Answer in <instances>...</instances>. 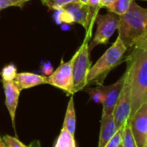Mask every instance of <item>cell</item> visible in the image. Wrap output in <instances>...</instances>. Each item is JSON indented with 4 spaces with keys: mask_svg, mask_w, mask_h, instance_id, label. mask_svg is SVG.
I'll return each instance as SVG.
<instances>
[{
    "mask_svg": "<svg viewBox=\"0 0 147 147\" xmlns=\"http://www.w3.org/2000/svg\"><path fill=\"white\" fill-rule=\"evenodd\" d=\"M131 49L125 59V74L130 84L131 100L130 117L147 102V38Z\"/></svg>",
    "mask_w": 147,
    "mask_h": 147,
    "instance_id": "cell-1",
    "label": "cell"
},
{
    "mask_svg": "<svg viewBox=\"0 0 147 147\" xmlns=\"http://www.w3.org/2000/svg\"><path fill=\"white\" fill-rule=\"evenodd\" d=\"M118 36L127 49H131L147 38V8L131 3L129 10L119 17Z\"/></svg>",
    "mask_w": 147,
    "mask_h": 147,
    "instance_id": "cell-2",
    "label": "cell"
},
{
    "mask_svg": "<svg viewBox=\"0 0 147 147\" xmlns=\"http://www.w3.org/2000/svg\"><path fill=\"white\" fill-rule=\"evenodd\" d=\"M127 49H128L123 43L121 39L117 36L112 46L107 49L93 66H91L87 76L88 86L92 84L97 86L102 85L111 70L123 61L124 55Z\"/></svg>",
    "mask_w": 147,
    "mask_h": 147,
    "instance_id": "cell-3",
    "label": "cell"
},
{
    "mask_svg": "<svg viewBox=\"0 0 147 147\" xmlns=\"http://www.w3.org/2000/svg\"><path fill=\"white\" fill-rule=\"evenodd\" d=\"M91 36H87L76 51L73 55V93L76 94L83 90L87 86V76L88 71L91 67L90 61V49H89V40Z\"/></svg>",
    "mask_w": 147,
    "mask_h": 147,
    "instance_id": "cell-4",
    "label": "cell"
},
{
    "mask_svg": "<svg viewBox=\"0 0 147 147\" xmlns=\"http://www.w3.org/2000/svg\"><path fill=\"white\" fill-rule=\"evenodd\" d=\"M119 17L108 11L105 15H98L96 18L97 29L94 36L89 42V49L92 50L98 45L107 44L118 29Z\"/></svg>",
    "mask_w": 147,
    "mask_h": 147,
    "instance_id": "cell-5",
    "label": "cell"
},
{
    "mask_svg": "<svg viewBox=\"0 0 147 147\" xmlns=\"http://www.w3.org/2000/svg\"><path fill=\"white\" fill-rule=\"evenodd\" d=\"M73 58L68 61L61 60L59 67L46 77V84L61 89L69 95H73Z\"/></svg>",
    "mask_w": 147,
    "mask_h": 147,
    "instance_id": "cell-6",
    "label": "cell"
},
{
    "mask_svg": "<svg viewBox=\"0 0 147 147\" xmlns=\"http://www.w3.org/2000/svg\"><path fill=\"white\" fill-rule=\"evenodd\" d=\"M125 82L119 94V99L115 105L113 115L114 118V121L118 129L123 127L125 124L128 121L131 110V89L128 79L126 77V74L125 72Z\"/></svg>",
    "mask_w": 147,
    "mask_h": 147,
    "instance_id": "cell-7",
    "label": "cell"
},
{
    "mask_svg": "<svg viewBox=\"0 0 147 147\" xmlns=\"http://www.w3.org/2000/svg\"><path fill=\"white\" fill-rule=\"evenodd\" d=\"M133 137L138 147H145L147 140V102L144 103L135 113L129 118Z\"/></svg>",
    "mask_w": 147,
    "mask_h": 147,
    "instance_id": "cell-8",
    "label": "cell"
},
{
    "mask_svg": "<svg viewBox=\"0 0 147 147\" xmlns=\"http://www.w3.org/2000/svg\"><path fill=\"white\" fill-rule=\"evenodd\" d=\"M63 10H65L69 14L74 23L80 24L86 29L87 36H92V30L94 26L92 25L90 21L89 8L88 5H84L76 0V1L72 2L66 5Z\"/></svg>",
    "mask_w": 147,
    "mask_h": 147,
    "instance_id": "cell-9",
    "label": "cell"
},
{
    "mask_svg": "<svg viewBox=\"0 0 147 147\" xmlns=\"http://www.w3.org/2000/svg\"><path fill=\"white\" fill-rule=\"evenodd\" d=\"M125 75H124L113 84L109 86H104L102 85L103 91L105 93V99L102 103V114L101 116H107L113 114L115 105L117 103V100L119 99V94L121 92L124 82H125Z\"/></svg>",
    "mask_w": 147,
    "mask_h": 147,
    "instance_id": "cell-10",
    "label": "cell"
},
{
    "mask_svg": "<svg viewBox=\"0 0 147 147\" xmlns=\"http://www.w3.org/2000/svg\"><path fill=\"white\" fill-rule=\"evenodd\" d=\"M2 83L4 87L5 96V106L10 114L12 125L15 128L16 113L18 106V100H19L21 90L16 86L14 82H7L2 80Z\"/></svg>",
    "mask_w": 147,
    "mask_h": 147,
    "instance_id": "cell-11",
    "label": "cell"
},
{
    "mask_svg": "<svg viewBox=\"0 0 147 147\" xmlns=\"http://www.w3.org/2000/svg\"><path fill=\"white\" fill-rule=\"evenodd\" d=\"M45 76L36 75L34 73H18L14 79V83L22 91L24 89H28L33 87H36L42 84H46Z\"/></svg>",
    "mask_w": 147,
    "mask_h": 147,
    "instance_id": "cell-12",
    "label": "cell"
},
{
    "mask_svg": "<svg viewBox=\"0 0 147 147\" xmlns=\"http://www.w3.org/2000/svg\"><path fill=\"white\" fill-rule=\"evenodd\" d=\"M118 130L119 129L116 126L113 114L101 116L98 147H105L107 143L112 138Z\"/></svg>",
    "mask_w": 147,
    "mask_h": 147,
    "instance_id": "cell-13",
    "label": "cell"
},
{
    "mask_svg": "<svg viewBox=\"0 0 147 147\" xmlns=\"http://www.w3.org/2000/svg\"><path fill=\"white\" fill-rule=\"evenodd\" d=\"M62 128L67 130L71 134L75 135L76 129V108H75V102H74V97L73 95L70 96V100L68 101L65 118L62 124Z\"/></svg>",
    "mask_w": 147,
    "mask_h": 147,
    "instance_id": "cell-14",
    "label": "cell"
},
{
    "mask_svg": "<svg viewBox=\"0 0 147 147\" xmlns=\"http://www.w3.org/2000/svg\"><path fill=\"white\" fill-rule=\"evenodd\" d=\"M54 147H76L75 135L61 128Z\"/></svg>",
    "mask_w": 147,
    "mask_h": 147,
    "instance_id": "cell-15",
    "label": "cell"
},
{
    "mask_svg": "<svg viewBox=\"0 0 147 147\" xmlns=\"http://www.w3.org/2000/svg\"><path fill=\"white\" fill-rule=\"evenodd\" d=\"M133 1L134 0H116L111 5L107 6V9L108 11L113 12L120 17L129 10Z\"/></svg>",
    "mask_w": 147,
    "mask_h": 147,
    "instance_id": "cell-16",
    "label": "cell"
},
{
    "mask_svg": "<svg viewBox=\"0 0 147 147\" xmlns=\"http://www.w3.org/2000/svg\"><path fill=\"white\" fill-rule=\"evenodd\" d=\"M121 144L123 147H138L128 121L125 124L123 127Z\"/></svg>",
    "mask_w": 147,
    "mask_h": 147,
    "instance_id": "cell-17",
    "label": "cell"
},
{
    "mask_svg": "<svg viewBox=\"0 0 147 147\" xmlns=\"http://www.w3.org/2000/svg\"><path fill=\"white\" fill-rule=\"evenodd\" d=\"M75 1H76V0H42V3L49 9L60 11L62 10L68 4Z\"/></svg>",
    "mask_w": 147,
    "mask_h": 147,
    "instance_id": "cell-18",
    "label": "cell"
},
{
    "mask_svg": "<svg viewBox=\"0 0 147 147\" xmlns=\"http://www.w3.org/2000/svg\"><path fill=\"white\" fill-rule=\"evenodd\" d=\"M102 85H99L96 88H93L87 89V92L89 94L90 98L95 103L101 104V105H102V103L104 101V99H105V93L103 91Z\"/></svg>",
    "mask_w": 147,
    "mask_h": 147,
    "instance_id": "cell-19",
    "label": "cell"
},
{
    "mask_svg": "<svg viewBox=\"0 0 147 147\" xmlns=\"http://www.w3.org/2000/svg\"><path fill=\"white\" fill-rule=\"evenodd\" d=\"M18 74L16 66L13 63L6 65L1 71V77L3 81L13 82Z\"/></svg>",
    "mask_w": 147,
    "mask_h": 147,
    "instance_id": "cell-20",
    "label": "cell"
},
{
    "mask_svg": "<svg viewBox=\"0 0 147 147\" xmlns=\"http://www.w3.org/2000/svg\"><path fill=\"white\" fill-rule=\"evenodd\" d=\"M88 5L89 8V17L92 25L94 26L96 18L99 15V11L101 8L100 0H88Z\"/></svg>",
    "mask_w": 147,
    "mask_h": 147,
    "instance_id": "cell-21",
    "label": "cell"
},
{
    "mask_svg": "<svg viewBox=\"0 0 147 147\" xmlns=\"http://www.w3.org/2000/svg\"><path fill=\"white\" fill-rule=\"evenodd\" d=\"M1 147H30V146L24 144L16 137L11 135H5L2 138Z\"/></svg>",
    "mask_w": 147,
    "mask_h": 147,
    "instance_id": "cell-22",
    "label": "cell"
},
{
    "mask_svg": "<svg viewBox=\"0 0 147 147\" xmlns=\"http://www.w3.org/2000/svg\"><path fill=\"white\" fill-rule=\"evenodd\" d=\"M123 127L119 128L116 131V133L112 137V138L107 143V144L105 145V147H119V145L121 144V140H122Z\"/></svg>",
    "mask_w": 147,
    "mask_h": 147,
    "instance_id": "cell-23",
    "label": "cell"
},
{
    "mask_svg": "<svg viewBox=\"0 0 147 147\" xmlns=\"http://www.w3.org/2000/svg\"><path fill=\"white\" fill-rule=\"evenodd\" d=\"M42 71H43V73L46 75V76H49L50 74L53 72L52 70H53V67H52V66L50 65V63L49 62H47V63H43L42 64Z\"/></svg>",
    "mask_w": 147,
    "mask_h": 147,
    "instance_id": "cell-24",
    "label": "cell"
},
{
    "mask_svg": "<svg viewBox=\"0 0 147 147\" xmlns=\"http://www.w3.org/2000/svg\"><path fill=\"white\" fill-rule=\"evenodd\" d=\"M10 1L12 5V6H16V7H20L22 8L24 6V5L29 1H31V0H8Z\"/></svg>",
    "mask_w": 147,
    "mask_h": 147,
    "instance_id": "cell-25",
    "label": "cell"
},
{
    "mask_svg": "<svg viewBox=\"0 0 147 147\" xmlns=\"http://www.w3.org/2000/svg\"><path fill=\"white\" fill-rule=\"evenodd\" d=\"M11 6H12V5L8 0H0V11Z\"/></svg>",
    "mask_w": 147,
    "mask_h": 147,
    "instance_id": "cell-26",
    "label": "cell"
},
{
    "mask_svg": "<svg viewBox=\"0 0 147 147\" xmlns=\"http://www.w3.org/2000/svg\"><path fill=\"white\" fill-rule=\"evenodd\" d=\"M116 0H100V6L101 8H107V6L111 5Z\"/></svg>",
    "mask_w": 147,
    "mask_h": 147,
    "instance_id": "cell-27",
    "label": "cell"
},
{
    "mask_svg": "<svg viewBox=\"0 0 147 147\" xmlns=\"http://www.w3.org/2000/svg\"><path fill=\"white\" fill-rule=\"evenodd\" d=\"M29 146L30 147H42V144L39 140H34L30 144Z\"/></svg>",
    "mask_w": 147,
    "mask_h": 147,
    "instance_id": "cell-28",
    "label": "cell"
},
{
    "mask_svg": "<svg viewBox=\"0 0 147 147\" xmlns=\"http://www.w3.org/2000/svg\"><path fill=\"white\" fill-rule=\"evenodd\" d=\"M78 1H80L81 3H82V4H84V5H88V0H78Z\"/></svg>",
    "mask_w": 147,
    "mask_h": 147,
    "instance_id": "cell-29",
    "label": "cell"
},
{
    "mask_svg": "<svg viewBox=\"0 0 147 147\" xmlns=\"http://www.w3.org/2000/svg\"><path fill=\"white\" fill-rule=\"evenodd\" d=\"M1 145H2V138L0 136V147H1Z\"/></svg>",
    "mask_w": 147,
    "mask_h": 147,
    "instance_id": "cell-30",
    "label": "cell"
},
{
    "mask_svg": "<svg viewBox=\"0 0 147 147\" xmlns=\"http://www.w3.org/2000/svg\"><path fill=\"white\" fill-rule=\"evenodd\" d=\"M119 147H123V146H122V144H119Z\"/></svg>",
    "mask_w": 147,
    "mask_h": 147,
    "instance_id": "cell-31",
    "label": "cell"
},
{
    "mask_svg": "<svg viewBox=\"0 0 147 147\" xmlns=\"http://www.w3.org/2000/svg\"><path fill=\"white\" fill-rule=\"evenodd\" d=\"M145 147H147V140H146V144H145Z\"/></svg>",
    "mask_w": 147,
    "mask_h": 147,
    "instance_id": "cell-32",
    "label": "cell"
},
{
    "mask_svg": "<svg viewBox=\"0 0 147 147\" xmlns=\"http://www.w3.org/2000/svg\"><path fill=\"white\" fill-rule=\"evenodd\" d=\"M0 76H1V72H0Z\"/></svg>",
    "mask_w": 147,
    "mask_h": 147,
    "instance_id": "cell-33",
    "label": "cell"
}]
</instances>
